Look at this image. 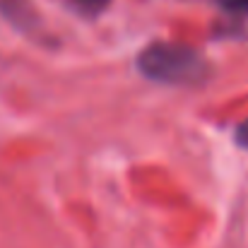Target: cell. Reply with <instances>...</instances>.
I'll use <instances>...</instances> for the list:
<instances>
[{
  "label": "cell",
  "instance_id": "1",
  "mask_svg": "<svg viewBox=\"0 0 248 248\" xmlns=\"http://www.w3.org/2000/svg\"><path fill=\"white\" fill-rule=\"evenodd\" d=\"M140 73L162 84H195L207 78V61L190 46L183 44H152L138 56Z\"/></svg>",
  "mask_w": 248,
  "mask_h": 248
},
{
  "label": "cell",
  "instance_id": "2",
  "mask_svg": "<svg viewBox=\"0 0 248 248\" xmlns=\"http://www.w3.org/2000/svg\"><path fill=\"white\" fill-rule=\"evenodd\" d=\"M70 12L80 15V17H99L111 0H61Z\"/></svg>",
  "mask_w": 248,
  "mask_h": 248
},
{
  "label": "cell",
  "instance_id": "3",
  "mask_svg": "<svg viewBox=\"0 0 248 248\" xmlns=\"http://www.w3.org/2000/svg\"><path fill=\"white\" fill-rule=\"evenodd\" d=\"M219 5L229 12H236V15H248V0H219Z\"/></svg>",
  "mask_w": 248,
  "mask_h": 248
},
{
  "label": "cell",
  "instance_id": "4",
  "mask_svg": "<svg viewBox=\"0 0 248 248\" xmlns=\"http://www.w3.org/2000/svg\"><path fill=\"white\" fill-rule=\"evenodd\" d=\"M236 142H239L241 147H248V118L236 128Z\"/></svg>",
  "mask_w": 248,
  "mask_h": 248
}]
</instances>
